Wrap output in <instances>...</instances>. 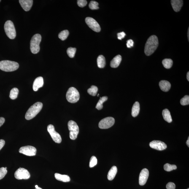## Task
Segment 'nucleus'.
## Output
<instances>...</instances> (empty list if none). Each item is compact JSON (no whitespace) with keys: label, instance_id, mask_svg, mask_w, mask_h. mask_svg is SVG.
Listing matches in <instances>:
<instances>
[{"label":"nucleus","instance_id":"obj_1","mask_svg":"<svg viewBox=\"0 0 189 189\" xmlns=\"http://www.w3.org/2000/svg\"><path fill=\"white\" fill-rule=\"evenodd\" d=\"M158 44V38L156 36L152 35L150 36L145 44L144 50L145 54L147 56L152 55L156 50Z\"/></svg>","mask_w":189,"mask_h":189},{"label":"nucleus","instance_id":"obj_2","mask_svg":"<svg viewBox=\"0 0 189 189\" xmlns=\"http://www.w3.org/2000/svg\"><path fill=\"white\" fill-rule=\"evenodd\" d=\"M43 106L42 103L37 102L32 106L27 111L25 117L26 120H31L34 118L42 110Z\"/></svg>","mask_w":189,"mask_h":189},{"label":"nucleus","instance_id":"obj_3","mask_svg":"<svg viewBox=\"0 0 189 189\" xmlns=\"http://www.w3.org/2000/svg\"><path fill=\"white\" fill-rule=\"evenodd\" d=\"M19 67L18 63L9 60L0 61V69L6 72H11L16 70Z\"/></svg>","mask_w":189,"mask_h":189},{"label":"nucleus","instance_id":"obj_4","mask_svg":"<svg viewBox=\"0 0 189 189\" xmlns=\"http://www.w3.org/2000/svg\"><path fill=\"white\" fill-rule=\"evenodd\" d=\"M42 40V36L40 34H35L32 38L30 42V50L32 53L36 54L38 53L40 50L39 44Z\"/></svg>","mask_w":189,"mask_h":189},{"label":"nucleus","instance_id":"obj_5","mask_svg":"<svg viewBox=\"0 0 189 189\" xmlns=\"http://www.w3.org/2000/svg\"><path fill=\"white\" fill-rule=\"evenodd\" d=\"M67 100L71 103H75L80 99V93L77 89L73 87H71L68 89L66 95Z\"/></svg>","mask_w":189,"mask_h":189},{"label":"nucleus","instance_id":"obj_6","mask_svg":"<svg viewBox=\"0 0 189 189\" xmlns=\"http://www.w3.org/2000/svg\"><path fill=\"white\" fill-rule=\"evenodd\" d=\"M4 28L6 35L9 39H13L16 36L15 29L13 23L11 20H7L5 24Z\"/></svg>","mask_w":189,"mask_h":189},{"label":"nucleus","instance_id":"obj_7","mask_svg":"<svg viewBox=\"0 0 189 189\" xmlns=\"http://www.w3.org/2000/svg\"><path fill=\"white\" fill-rule=\"evenodd\" d=\"M68 125L70 131V138L72 140L76 139L79 131V127L77 123L71 120L68 122Z\"/></svg>","mask_w":189,"mask_h":189},{"label":"nucleus","instance_id":"obj_8","mask_svg":"<svg viewBox=\"0 0 189 189\" xmlns=\"http://www.w3.org/2000/svg\"><path fill=\"white\" fill-rule=\"evenodd\" d=\"M115 119L112 117H107L102 120L98 126L101 129H107L112 126L115 123Z\"/></svg>","mask_w":189,"mask_h":189},{"label":"nucleus","instance_id":"obj_9","mask_svg":"<svg viewBox=\"0 0 189 189\" xmlns=\"http://www.w3.org/2000/svg\"><path fill=\"white\" fill-rule=\"evenodd\" d=\"M47 131L50 133L54 142L57 143H61V136L59 133L55 131L54 127L53 125H49L47 126Z\"/></svg>","mask_w":189,"mask_h":189},{"label":"nucleus","instance_id":"obj_10","mask_svg":"<svg viewBox=\"0 0 189 189\" xmlns=\"http://www.w3.org/2000/svg\"><path fill=\"white\" fill-rule=\"evenodd\" d=\"M15 177L18 180L28 179L30 178L29 172L25 168L20 167L15 171Z\"/></svg>","mask_w":189,"mask_h":189},{"label":"nucleus","instance_id":"obj_11","mask_svg":"<svg viewBox=\"0 0 189 189\" xmlns=\"http://www.w3.org/2000/svg\"><path fill=\"white\" fill-rule=\"evenodd\" d=\"M19 152L28 156H33L36 155V149L32 146H26L20 147Z\"/></svg>","mask_w":189,"mask_h":189},{"label":"nucleus","instance_id":"obj_12","mask_svg":"<svg viewBox=\"0 0 189 189\" xmlns=\"http://www.w3.org/2000/svg\"><path fill=\"white\" fill-rule=\"evenodd\" d=\"M85 21L88 26L93 31L97 32H99L101 31L100 26L94 19L91 17H87L85 18Z\"/></svg>","mask_w":189,"mask_h":189},{"label":"nucleus","instance_id":"obj_13","mask_svg":"<svg viewBox=\"0 0 189 189\" xmlns=\"http://www.w3.org/2000/svg\"><path fill=\"white\" fill-rule=\"evenodd\" d=\"M149 145L151 148L159 151L164 150L167 147L165 143L159 141H152L150 143Z\"/></svg>","mask_w":189,"mask_h":189},{"label":"nucleus","instance_id":"obj_14","mask_svg":"<svg viewBox=\"0 0 189 189\" xmlns=\"http://www.w3.org/2000/svg\"><path fill=\"white\" fill-rule=\"evenodd\" d=\"M149 176V171L147 168H144L141 171L139 177V184L141 186L145 185Z\"/></svg>","mask_w":189,"mask_h":189},{"label":"nucleus","instance_id":"obj_15","mask_svg":"<svg viewBox=\"0 0 189 189\" xmlns=\"http://www.w3.org/2000/svg\"><path fill=\"white\" fill-rule=\"evenodd\" d=\"M19 2L24 10L26 11H28L30 10L33 5V1L32 0H20Z\"/></svg>","mask_w":189,"mask_h":189},{"label":"nucleus","instance_id":"obj_16","mask_svg":"<svg viewBox=\"0 0 189 189\" xmlns=\"http://www.w3.org/2000/svg\"><path fill=\"white\" fill-rule=\"evenodd\" d=\"M44 79L42 77L36 78L33 84V88L34 91H37L39 88L42 87L44 85Z\"/></svg>","mask_w":189,"mask_h":189},{"label":"nucleus","instance_id":"obj_17","mask_svg":"<svg viewBox=\"0 0 189 189\" xmlns=\"http://www.w3.org/2000/svg\"><path fill=\"white\" fill-rule=\"evenodd\" d=\"M171 3L175 11L178 12L182 8L183 4V1L182 0H172Z\"/></svg>","mask_w":189,"mask_h":189},{"label":"nucleus","instance_id":"obj_18","mask_svg":"<svg viewBox=\"0 0 189 189\" xmlns=\"http://www.w3.org/2000/svg\"><path fill=\"white\" fill-rule=\"evenodd\" d=\"M159 87L163 91L167 92L171 88V85L169 82L166 80L160 81L159 83Z\"/></svg>","mask_w":189,"mask_h":189},{"label":"nucleus","instance_id":"obj_19","mask_svg":"<svg viewBox=\"0 0 189 189\" xmlns=\"http://www.w3.org/2000/svg\"><path fill=\"white\" fill-rule=\"evenodd\" d=\"M122 58L121 55H117L114 57L110 62V66L113 68L118 67L121 63Z\"/></svg>","mask_w":189,"mask_h":189},{"label":"nucleus","instance_id":"obj_20","mask_svg":"<svg viewBox=\"0 0 189 189\" xmlns=\"http://www.w3.org/2000/svg\"><path fill=\"white\" fill-rule=\"evenodd\" d=\"M55 177L56 180L63 182H68L71 180L69 176L66 175H62L58 173L55 174Z\"/></svg>","mask_w":189,"mask_h":189},{"label":"nucleus","instance_id":"obj_21","mask_svg":"<svg viewBox=\"0 0 189 189\" xmlns=\"http://www.w3.org/2000/svg\"><path fill=\"white\" fill-rule=\"evenodd\" d=\"M117 172V168L116 166L111 168L108 174V179L109 180H112L115 178Z\"/></svg>","mask_w":189,"mask_h":189},{"label":"nucleus","instance_id":"obj_22","mask_svg":"<svg viewBox=\"0 0 189 189\" xmlns=\"http://www.w3.org/2000/svg\"><path fill=\"white\" fill-rule=\"evenodd\" d=\"M140 104L138 102L135 103L132 109V115L133 117H135L139 115L140 111Z\"/></svg>","mask_w":189,"mask_h":189},{"label":"nucleus","instance_id":"obj_23","mask_svg":"<svg viewBox=\"0 0 189 189\" xmlns=\"http://www.w3.org/2000/svg\"><path fill=\"white\" fill-rule=\"evenodd\" d=\"M163 118L166 121L170 123L172 121L170 112L167 109L163 110L162 112Z\"/></svg>","mask_w":189,"mask_h":189},{"label":"nucleus","instance_id":"obj_24","mask_svg":"<svg viewBox=\"0 0 189 189\" xmlns=\"http://www.w3.org/2000/svg\"><path fill=\"white\" fill-rule=\"evenodd\" d=\"M97 64L99 68H104L106 66L105 58L102 55H99L97 59Z\"/></svg>","mask_w":189,"mask_h":189},{"label":"nucleus","instance_id":"obj_25","mask_svg":"<svg viewBox=\"0 0 189 189\" xmlns=\"http://www.w3.org/2000/svg\"><path fill=\"white\" fill-rule=\"evenodd\" d=\"M108 97L104 96L101 98L99 101H98V104H97L96 108L98 110H101L103 108V104L107 100Z\"/></svg>","mask_w":189,"mask_h":189},{"label":"nucleus","instance_id":"obj_26","mask_svg":"<svg viewBox=\"0 0 189 189\" xmlns=\"http://www.w3.org/2000/svg\"><path fill=\"white\" fill-rule=\"evenodd\" d=\"M162 63L163 66L166 69H170L173 65V62L172 60L169 59H166L163 60Z\"/></svg>","mask_w":189,"mask_h":189},{"label":"nucleus","instance_id":"obj_27","mask_svg":"<svg viewBox=\"0 0 189 189\" xmlns=\"http://www.w3.org/2000/svg\"><path fill=\"white\" fill-rule=\"evenodd\" d=\"M19 93V90L17 88H15L11 90L9 98L12 100H15L17 98Z\"/></svg>","mask_w":189,"mask_h":189},{"label":"nucleus","instance_id":"obj_28","mask_svg":"<svg viewBox=\"0 0 189 189\" xmlns=\"http://www.w3.org/2000/svg\"><path fill=\"white\" fill-rule=\"evenodd\" d=\"M69 32L67 30H65L61 31L59 34V38L61 40H65L67 38L68 36H69Z\"/></svg>","mask_w":189,"mask_h":189},{"label":"nucleus","instance_id":"obj_29","mask_svg":"<svg viewBox=\"0 0 189 189\" xmlns=\"http://www.w3.org/2000/svg\"><path fill=\"white\" fill-rule=\"evenodd\" d=\"M98 89L95 85H92L90 88L88 89V93L92 96H95L97 93Z\"/></svg>","mask_w":189,"mask_h":189},{"label":"nucleus","instance_id":"obj_30","mask_svg":"<svg viewBox=\"0 0 189 189\" xmlns=\"http://www.w3.org/2000/svg\"><path fill=\"white\" fill-rule=\"evenodd\" d=\"M163 168L165 171L170 172L172 171L173 170L177 169V167L176 165H171L169 163H167L164 165Z\"/></svg>","mask_w":189,"mask_h":189},{"label":"nucleus","instance_id":"obj_31","mask_svg":"<svg viewBox=\"0 0 189 189\" xmlns=\"http://www.w3.org/2000/svg\"><path fill=\"white\" fill-rule=\"evenodd\" d=\"M76 50L77 49L75 48L69 47L68 48L67 50V52L68 56L71 58H74L75 55Z\"/></svg>","mask_w":189,"mask_h":189},{"label":"nucleus","instance_id":"obj_32","mask_svg":"<svg viewBox=\"0 0 189 189\" xmlns=\"http://www.w3.org/2000/svg\"><path fill=\"white\" fill-rule=\"evenodd\" d=\"M98 3L95 1H91L89 4V7L92 10H95V9H99L98 6Z\"/></svg>","mask_w":189,"mask_h":189},{"label":"nucleus","instance_id":"obj_33","mask_svg":"<svg viewBox=\"0 0 189 189\" xmlns=\"http://www.w3.org/2000/svg\"><path fill=\"white\" fill-rule=\"evenodd\" d=\"M180 104L182 106L188 105L189 104V96L186 95L180 100Z\"/></svg>","mask_w":189,"mask_h":189},{"label":"nucleus","instance_id":"obj_34","mask_svg":"<svg viewBox=\"0 0 189 189\" xmlns=\"http://www.w3.org/2000/svg\"><path fill=\"white\" fill-rule=\"evenodd\" d=\"M98 163V160L96 157L94 156H92L90 159L89 167L90 168L96 166Z\"/></svg>","mask_w":189,"mask_h":189},{"label":"nucleus","instance_id":"obj_35","mask_svg":"<svg viewBox=\"0 0 189 189\" xmlns=\"http://www.w3.org/2000/svg\"><path fill=\"white\" fill-rule=\"evenodd\" d=\"M7 172V170L5 168L2 167L0 168V180L5 177Z\"/></svg>","mask_w":189,"mask_h":189},{"label":"nucleus","instance_id":"obj_36","mask_svg":"<svg viewBox=\"0 0 189 189\" xmlns=\"http://www.w3.org/2000/svg\"><path fill=\"white\" fill-rule=\"evenodd\" d=\"M87 1L85 0H78L77 1V4L79 7H83L87 5Z\"/></svg>","mask_w":189,"mask_h":189},{"label":"nucleus","instance_id":"obj_37","mask_svg":"<svg viewBox=\"0 0 189 189\" xmlns=\"http://www.w3.org/2000/svg\"><path fill=\"white\" fill-rule=\"evenodd\" d=\"M166 188L167 189H175L176 185L172 182H169L167 184Z\"/></svg>","mask_w":189,"mask_h":189},{"label":"nucleus","instance_id":"obj_38","mask_svg":"<svg viewBox=\"0 0 189 189\" xmlns=\"http://www.w3.org/2000/svg\"><path fill=\"white\" fill-rule=\"evenodd\" d=\"M126 36V34L125 33L122 32L119 33H117V37H118V39L120 40H121L122 39L124 38L125 37V36Z\"/></svg>","mask_w":189,"mask_h":189},{"label":"nucleus","instance_id":"obj_39","mask_svg":"<svg viewBox=\"0 0 189 189\" xmlns=\"http://www.w3.org/2000/svg\"><path fill=\"white\" fill-rule=\"evenodd\" d=\"M133 44H134V42H133V41L132 40L130 39L127 41L126 46L127 47L130 48L133 46Z\"/></svg>","mask_w":189,"mask_h":189},{"label":"nucleus","instance_id":"obj_40","mask_svg":"<svg viewBox=\"0 0 189 189\" xmlns=\"http://www.w3.org/2000/svg\"><path fill=\"white\" fill-rule=\"evenodd\" d=\"M5 144V141L3 139L0 140V150L2 149Z\"/></svg>","mask_w":189,"mask_h":189},{"label":"nucleus","instance_id":"obj_41","mask_svg":"<svg viewBox=\"0 0 189 189\" xmlns=\"http://www.w3.org/2000/svg\"><path fill=\"white\" fill-rule=\"evenodd\" d=\"M5 121V119L4 117H0V127L2 126L4 123Z\"/></svg>","mask_w":189,"mask_h":189},{"label":"nucleus","instance_id":"obj_42","mask_svg":"<svg viewBox=\"0 0 189 189\" xmlns=\"http://www.w3.org/2000/svg\"><path fill=\"white\" fill-rule=\"evenodd\" d=\"M188 147H189V137L188 138V139L187 140L186 143Z\"/></svg>","mask_w":189,"mask_h":189},{"label":"nucleus","instance_id":"obj_43","mask_svg":"<svg viewBox=\"0 0 189 189\" xmlns=\"http://www.w3.org/2000/svg\"><path fill=\"white\" fill-rule=\"evenodd\" d=\"M187 80H188V81H189V72L187 73Z\"/></svg>","mask_w":189,"mask_h":189},{"label":"nucleus","instance_id":"obj_44","mask_svg":"<svg viewBox=\"0 0 189 189\" xmlns=\"http://www.w3.org/2000/svg\"><path fill=\"white\" fill-rule=\"evenodd\" d=\"M187 36H188V40H189V28L188 29V33H187Z\"/></svg>","mask_w":189,"mask_h":189},{"label":"nucleus","instance_id":"obj_45","mask_svg":"<svg viewBox=\"0 0 189 189\" xmlns=\"http://www.w3.org/2000/svg\"><path fill=\"white\" fill-rule=\"evenodd\" d=\"M35 187H36V188H38L39 187H38V185H36Z\"/></svg>","mask_w":189,"mask_h":189},{"label":"nucleus","instance_id":"obj_46","mask_svg":"<svg viewBox=\"0 0 189 189\" xmlns=\"http://www.w3.org/2000/svg\"><path fill=\"white\" fill-rule=\"evenodd\" d=\"M36 189H42V188H41L40 187H38V188H36Z\"/></svg>","mask_w":189,"mask_h":189},{"label":"nucleus","instance_id":"obj_47","mask_svg":"<svg viewBox=\"0 0 189 189\" xmlns=\"http://www.w3.org/2000/svg\"><path fill=\"white\" fill-rule=\"evenodd\" d=\"M99 96V94H98V96Z\"/></svg>","mask_w":189,"mask_h":189},{"label":"nucleus","instance_id":"obj_48","mask_svg":"<svg viewBox=\"0 0 189 189\" xmlns=\"http://www.w3.org/2000/svg\"><path fill=\"white\" fill-rule=\"evenodd\" d=\"M5 168L6 169H7V167H5Z\"/></svg>","mask_w":189,"mask_h":189},{"label":"nucleus","instance_id":"obj_49","mask_svg":"<svg viewBox=\"0 0 189 189\" xmlns=\"http://www.w3.org/2000/svg\"><path fill=\"white\" fill-rule=\"evenodd\" d=\"M1 0H0V2H1Z\"/></svg>","mask_w":189,"mask_h":189},{"label":"nucleus","instance_id":"obj_50","mask_svg":"<svg viewBox=\"0 0 189 189\" xmlns=\"http://www.w3.org/2000/svg\"><path fill=\"white\" fill-rule=\"evenodd\" d=\"M189 189V188H188V189Z\"/></svg>","mask_w":189,"mask_h":189}]
</instances>
